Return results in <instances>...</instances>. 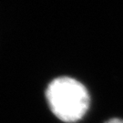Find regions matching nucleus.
<instances>
[{"label":"nucleus","instance_id":"f03ea898","mask_svg":"<svg viewBox=\"0 0 123 123\" xmlns=\"http://www.w3.org/2000/svg\"><path fill=\"white\" fill-rule=\"evenodd\" d=\"M105 123H123V119H118V118H114V119H110Z\"/></svg>","mask_w":123,"mask_h":123},{"label":"nucleus","instance_id":"f257e3e1","mask_svg":"<svg viewBox=\"0 0 123 123\" xmlns=\"http://www.w3.org/2000/svg\"><path fill=\"white\" fill-rule=\"evenodd\" d=\"M46 98L53 114L62 121L75 122L86 114L89 94L82 83L69 77H60L49 84Z\"/></svg>","mask_w":123,"mask_h":123}]
</instances>
